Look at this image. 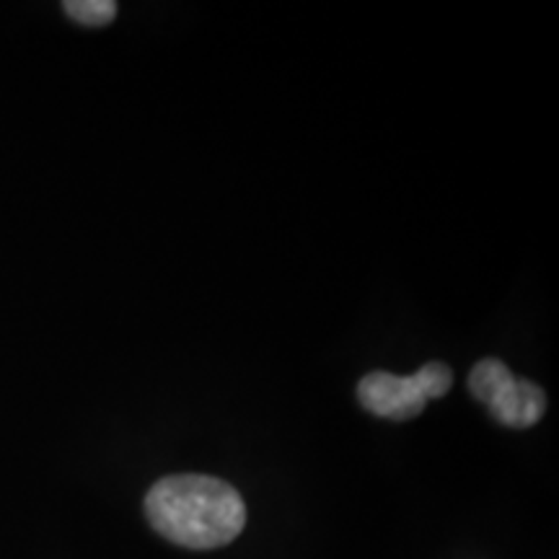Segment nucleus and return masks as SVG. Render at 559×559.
Listing matches in <instances>:
<instances>
[{
	"instance_id": "obj_1",
	"label": "nucleus",
	"mask_w": 559,
	"mask_h": 559,
	"mask_svg": "<svg viewBox=\"0 0 559 559\" xmlns=\"http://www.w3.org/2000/svg\"><path fill=\"white\" fill-rule=\"evenodd\" d=\"M145 513L160 536L187 549L226 547L247 523L241 495L228 481L202 474L156 481L145 498Z\"/></svg>"
},
{
	"instance_id": "obj_2",
	"label": "nucleus",
	"mask_w": 559,
	"mask_h": 559,
	"mask_svg": "<svg viewBox=\"0 0 559 559\" xmlns=\"http://www.w3.org/2000/svg\"><path fill=\"white\" fill-rule=\"evenodd\" d=\"M469 389L498 423L508 428H531L547 409V396L531 381H519L506 362L481 360L469 376Z\"/></svg>"
},
{
	"instance_id": "obj_3",
	"label": "nucleus",
	"mask_w": 559,
	"mask_h": 559,
	"mask_svg": "<svg viewBox=\"0 0 559 559\" xmlns=\"http://www.w3.org/2000/svg\"><path fill=\"white\" fill-rule=\"evenodd\" d=\"M358 396L368 412L389 419L417 417L425 409V404H428V394H425L417 376L402 379V376L383 373V370L368 373L360 381Z\"/></svg>"
},
{
	"instance_id": "obj_4",
	"label": "nucleus",
	"mask_w": 559,
	"mask_h": 559,
	"mask_svg": "<svg viewBox=\"0 0 559 559\" xmlns=\"http://www.w3.org/2000/svg\"><path fill=\"white\" fill-rule=\"evenodd\" d=\"M70 19L81 21L86 26H104L117 16V3L111 0H70L66 3Z\"/></svg>"
}]
</instances>
